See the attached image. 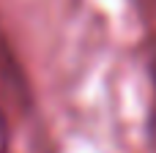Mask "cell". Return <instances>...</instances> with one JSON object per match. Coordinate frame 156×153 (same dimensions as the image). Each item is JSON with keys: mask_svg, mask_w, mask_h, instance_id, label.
I'll list each match as a JSON object with an SVG mask.
<instances>
[{"mask_svg": "<svg viewBox=\"0 0 156 153\" xmlns=\"http://www.w3.org/2000/svg\"><path fill=\"white\" fill-rule=\"evenodd\" d=\"M0 140H3V126H0Z\"/></svg>", "mask_w": 156, "mask_h": 153, "instance_id": "obj_1", "label": "cell"}]
</instances>
